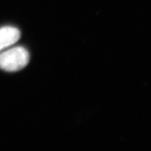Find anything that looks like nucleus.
<instances>
[{
    "mask_svg": "<svg viewBox=\"0 0 151 151\" xmlns=\"http://www.w3.org/2000/svg\"><path fill=\"white\" fill-rule=\"evenodd\" d=\"M29 62V53L25 48L17 46L0 53V69L16 72L23 69Z\"/></svg>",
    "mask_w": 151,
    "mask_h": 151,
    "instance_id": "f257e3e1",
    "label": "nucleus"
},
{
    "mask_svg": "<svg viewBox=\"0 0 151 151\" xmlns=\"http://www.w3.org/2000/svg\"><path fill=\"white\" fill-rule=\"evenodd\" d=\"M20 38V31L16 27L4 26L0 28V51L16 43Z\"/></svg>",
    "mask_w": 151,
    "mask_h": 151,
    "instance_id": "f03ea898",
    "label": "nucleus"
}]
</instances>
